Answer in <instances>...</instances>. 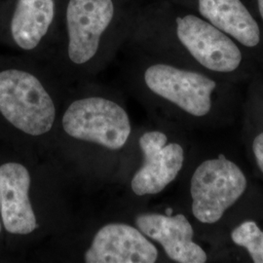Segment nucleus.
Wrapping results in <instances>:
<instances>
[{
	"instance_id": "nucleus-1",
	"label": "nucleus",
	"mask_w": 263,
	"mask_h": 263,
	"mask_svg": "<svg viewBox=\"0 0 263 263\" xmlns=\"http://www.w3.org/2000/svg\"><path fill=\"white\" fill-rule=\"evenodd\" d=\"M94 80L69 86L48 160L76 187L114 189L130 167L135 132L122 93Z\"/></svg>"
},
{
	"instance_id": "nucleus-2",
	"label": "nucleus",
	"mask_w": 263,
	"mask_h": 263,
	"mask_svg": "<svg viewBox=\"0 0 263 263\" xmlns=\"http://www.w3.org/2000/svg\"><path fill=\"white\" fill-rule=\"evenodd\" d=\"M128 0H63L55 43L42 64L67 85L93 80L121 52L133 19Z\"/></svg>"
},
{
	"instance_id": "nucleus-3",
	"label": "nucleus",
	"mask_w": 263,
	"mask_h": 263,
	"mask_svg": "<svg viewBox=\"0 0 263 263\" xmlns=\"http://www.w3.org/2000/svg\"><path fill=\"white\" fill-rule=\"evenodd\" d=\"M76 186L51 161L31 164L9 160L0 164V201L3 229L11 236L44 244L62 233L79 213L70 204Z\"/></svg>"
},
{
	"instance_id": "nucleus-4",
	"label": "nucleus",
	"mask_w": 263,
	"mask_h": 263,
	"mask_svg": "<svg viewBox=\"0 0 263 263\" xmlns=\"http://www.w3.org/2000/svg\"><path fill=\"white\" fill-rule=\"evenodd\" d=\"M69 86L35 60L0 69V118L25 140L31 155L49 158Z\"/></svg>"
},
{
	"instance_id": "nucleus-5",
	"label": "nucleus",
	"mask_w": 263,
	"mask_h": 263,
	"mask_svg": "<svg viewBox=\"0 0 263 263\" xmlns=\"http://www.w3.org/2000/svg\"><path fill=\"white\" fill-rule=\"evenodd\" d=\"M42 261L83 263H154L159 250L139 228L122 217L79 213L62 233L41 249Z\"/></svg>"
},
{
	"instance_id": "nucleus-6",
	"label": "nucleus",
	"mask_w": 263,
	"mask_h": 263,
	"mask_svg": "<svg viewBox=\"0 0 263 263\" xmlns=\"http://www.w3.org/2000/svg\"><path fill=\"white\" fill-rule=\"evenodd\" d=\"M127 82L141 85L144 95L179 112L201 118L212 109V94L216 83L206 76L168 63H152L141 68H128Z\"/></svg>"
},
{
	"instance_id": "nucleus-7",
	"label": "nucleus",
	"mask_w": 263,
	"mask_h": 263,
	"mask_svg": "<svg viewBox=\"0 0 263 263\" xmlns=\"http://www.w3.org/2000/svg\"><path fill=\"white\" fill-rule=\"evenodd\" d=\"M135 147L141 163L132 166L120 186L126 196L118 198L151 197L158 195L173 183L184 167L185 151L179 141H171L166 132L152 129L135 134Z\"/></svg>"
},
{
	"instance_id": "nucleus-8",
	"label": "nucleus",
	"mask_w": 263,
	"mask_h": 263,
	"mask_svg": "<svg viewBox=\"0 0 263 263\" xmlns=\"http://www.w3.org/2000/svg\"><path fill=\"white\" fill-rule=\"evenodd\" d=\"M247 186L244 172L233 161L223 156L205 160L189 181L191 213L201 223H216L243 196Z\"/></svg>"
},
{
	"instance_id": "nucleus-9",
	"label": "nucleus",
	"mask_w": 263,
	"mask_h": 263,
	"mask_svg": "<svg viewBox=\"0 0 263 263\" xmlns=\"http://www.w3.org/2000/svg\"><path fill=\"white\" fill-rule=\"evenodd\" d=\"M105 212L131 221L153 243L161 246L174 262L204 263L208 260L206 252L194 241L193 226L183 214L139 211L116 201Z\"/></svg>"
},
{
	"instance_id": "nucleus-10",
	"label": "nucleus",
	"mask_w": 263,
	"mask_h": 263,
	"mask_svg": "<svg viewBox=\"0 0 263 263\" xmlns=\"http://www.w3.org/2000/svg\"><path fill=\"white\" fill-rule=\"evenodd\" d=\"M63 0H14L8 19L11 42L43 63L60 28Z\"/></svg>"
},
{
	"instance_id": "nucleus-11",
	"label": "nucleus",
	"mask_w": 263,
	"mask_h": 263,
	"mask_svg": "<svg viewBox=\"0 0 263 263\" xmlns=\"http://www.w3.org/2000/svg\"><path fill=\"white\" fill-rule=\"evenodd\" d=\"M176 35L188 53L210 70L232 72L242 62V53L232 39L195 15L176 18Z\"/></svg>"
},
{
	"instance_id": "nucleus-12",
	"label": "nucleus",
	"mask_w": 263,
	"mask_h": 263,
	"mask_svg": "<svg viewBox=\"0 0 263 263\" xmlns=\"http://www.w3.org/2000/svg\"><path fill=\"white\" fill-rule=\"evenodd\" d=\"M200 14L246 47L260 41L257 23L240 0H198Z\"/></svg>"
},
{
	"instance_id": "nucleus-13",
	"label": "nucleus",
	"mask_w": 263,
	"mask_h": 263,
	"mask_svg": "<svg viewBox=\"0 0 263 263\" xmlns=\"http://www.w3.org/2000/svg\"><path fill=\"white\" fill-rule=\"evenodd\" d=\"M234 244L248 251L254 263H263V231L253 220L237 226L231 233Z\"/></svg>"
},
{
	"instance_id": "nucleus-14",
	"label": "nucleus",
	"mask_w": 263,
	"mask_h": 263,
	"mask_svg": "<svg viewBox=\"0 0 263 263\" xmlns=\"http://www.w3.org/2000/svg\"><path fill=\"white\" fill-rule=\"evenodd\" d=\"M253 152L257 167L263 173V132L254 138L253 142Z\"/></svg>"
},
{
	"instance_id": "nucleus-15",
	"label": "nucleus",
	"mask_w": 263,
	"mask_h": 263,
	"mask_svg": "<svg viewBox=\"0 0 263 263\" xmlns=\"http://www.w3.org/2000/svg\"><path fill=\"white\" fill-rule=\"evenodd\" d=\"M258 1V8H259V13L263 20V0H257Z\"/></svg>"
},
{
	"instance_id": "nucleus-16",
	"label": "nucleus",
	"mask_w": 263,
	"mask_h": 263,
	"mask_svg": "<svg viewBox=\"0 0 263 263\" xmlns=\"http://www.w3.org/2000/svg\"><path fill=\"white\" fill-rule=\"evenodd\" d=\"M3 230V226H2V220H1V201H0V235Z\"/></svg>"
}]
</instances>
